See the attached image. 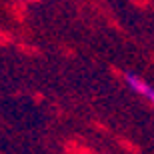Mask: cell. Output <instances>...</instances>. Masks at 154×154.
<instances>
[{
    "mask_svg": "<svg viewBox=\"0 0 154 154\" xmlns=\"http://www.w3.org/2000/svg\"><path fill=\"white\" fill-rule=\"evenodd\" d=\"M124 80H126V84L130 86L138 96H142L144 100H148V102L154 106V86H150L146 80L138 78L136 74H130V72H126V74H124Z\"/></svg>",
    "mask_w": 154,
    "mask_h": 154,
    "instance_id": "cell-1",
    "label": "cell"
}]
</instances>
